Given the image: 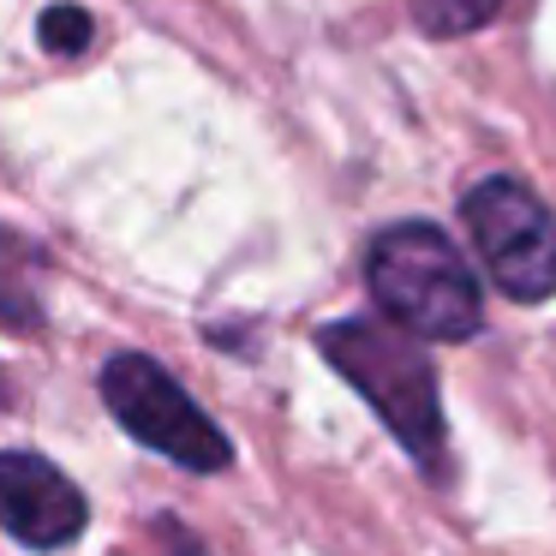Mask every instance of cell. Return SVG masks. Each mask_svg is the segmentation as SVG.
Segmentation results:
<instances>
[{
  "label": "cell",
  "mask_w": 556,
  "mask_h": 556,
  "mask_svg": "<svg viewBox=\"0 0 556 556\" xmlns=\"http://www.w3.org/2000/svg\"><path fill=\"white\" fill-rule=\"evenodd\" d=\"M317 353L371 401V413L407 443L413 460L443 455V401H437V365L401 324L377 317H341L317 329Z\"/></svg>",
  "instance_id": "cell-2"
},
{
  "label": "cell",
  "mask_w": 556,
  "mask_h": 556,
  "mask_svg": "<svg viewBox=\"0 0 556 556\" xmlns=\"http://www.w3.org/2000/svg\"><path fill=\"white\" fill-rule=\"evenodd\" d=\"M42 245L0 228V329H42Z\"/></svg>",
  "instance_id": "cell-6"
},
{
  "label": "cell",
  "mask_w": 556,
  "mask_h": 556,
  "mask_svg": "<svg viewBox=\"0 0 556 556\" xmlns=\"http://www.w3.org/2000/svg\"><path fill=\"white\" fill-rule=\"evenodd\" d=\"M37 42L49 54H66V61H73V54H85L90 42H97V30H90V13L85 7H73V0H54L49 13H42V25H37Z\"/></svg>",
  "instance_id": "cell-8"
},
{
  "label": "cell",
  "mask_w": 556,
  "mask_h": 556,
  "mask_svg": "<svg viewBox=\"0 0 556 556\" xmlns=\"http://www.w3.org/2000/svg\"><path fill=\"white\" fill-rule=\"evenodd\" d=\"M503 13V0H413V25L425 37H467Z\"/></svg>",
  "instance_id": "cell-7"
},
{
  "label": "cell",
  "mask_w": 556,
  "mask_h": 556,
  "mask_svg": "<svg viewBox=\"0 0 556 556\" xmlns=\"http://www.w3.org/2000/svg\"><path fill=\"white\" fill-rule=\"evenodd\" d=\"M90 503L54 460L30 448H0V532L30 551H66L85 532Z\"/></svg>",
  "instance_id": "cell-5"
},
{
  "label": "cell",
  "mask_w": 556,
  "mask_h": 556,
  "mask_svg": "<svg viewBox=\"0 0 556 556\" xmlns=\"http://www.w3.org/2000/svg\"><path fill=\"white\" fill-rule=\"evenodd\" d=\"M460 222L472 233V252L484 257L491 281L520 305H544L556 293V216L539 192L508 174L479 180L460 198Z\"/></svg>",
  "instance_id": "cell-4"
},
{
  "label": "cell",
  "mask_w": 556,
  "mask_h": 556,
  "mask_svg": "<svg viewBox=\"0 0 556 556\" xmlns=\"http://www.w3.org/2000/svg\"><path fill=\"white\" fill-rule=\"evenodd\" d=\"M186 556H192V551H186Z\"/></svg>",
  "instance_id": "cell-9"
},
{
  "label": "cell",
  "mask_w": 556,
  "mask_h": 556,
  "mask_svg": "<svg viewBox=\"0 0 556 556\" xmlns=\"http://www.w3.org/2000/svg\"><path fill=\"white\" fill-rule=\"evenodd\" d=\"M102 401H109V413L138 443L168 455L174 467H186V472H228L233 467L228 431L186 395L180 377L162 371L144 353H114L102 365Z\"/></svg>",
  "instance_id": "cell-3"
},
{
  "label": "cell",
  "mask_w": 556,
  "mask_h": 556,
  "mask_svg": "<svg viewBox=\"0 0 556 556\" xmlns=\"http://www.w3.org/2000/svg\"><path fill=\"white\" fill-rule=\"evenodd\" d=\"M365 288L377 312L419 341H467L484 329V293L467 257L431 222H395L365 252Z\"/></svg>",
  "instance_id": "cell-1"
}]
</instances>
